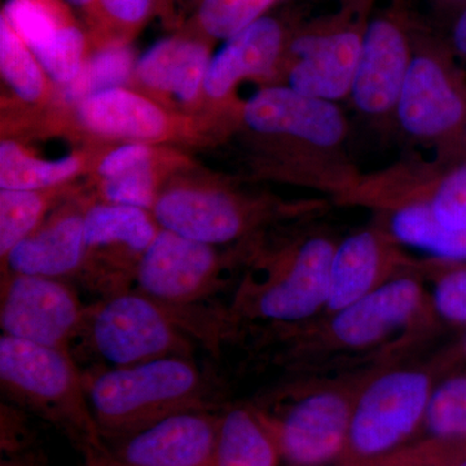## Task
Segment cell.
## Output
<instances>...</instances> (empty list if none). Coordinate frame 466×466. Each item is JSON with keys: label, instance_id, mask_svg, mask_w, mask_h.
Listing matches in <instances>:
<instances>
[{"label": "cell", "instance_id": "6da1fadb", "mask_svg": "<svg viewBox=\"0 0 466 466\" xmlns=\"http://www.w3.org/2000/svg\"><path fill=\"white\" fill-rule=\"evenodd\" d=\"M0 383L8 398L66 433L87 466H97L106 458L108 446L88 406L85 375L69 350L2 334Z\"/></svg>", "mask_w": 466, "mask_h": 466}, {"label": "cell", "instance_id": "7a4b0ae2", "mask_svg": "<svg viewBox=\"0 0 466 466\" xmlns=\"http://www.w3.org/2000/svg\"><path fill=\"white\" fill-rule=\"evenodd\" d=\"M86 394L104 440H115L189 410H208L204 372L171 355L85 376Z\"/></svg>", "mask_w": 466, "mask_h": 466}, {"label": "cell", "instance_id": "3957f363", "mask_svg": "<svg viewBox=\"0 0 466 466\" xmlns=\"http://www.w3.org/2000/svg\"><path fill=\"white\" fill-rule=\"evenodd\" d=\"M177 309L142 291L124 290L88 309L84 333L92 350L110 367L153 359L191 357V339Z\"/></svg>", "mask_w": 466, "mask_h": 466}, {"label": "cell", "instance_id": "277c9868", "mask_svg": "<svg viewBox=\"0 0 466 466\" xmlns=\"http://www.w3.org/2000/svg\"><path fill=\"white\" fill-rule=\"evenodd\" d=\"M422 370H391L373 380L352 404L348 446L343 456L376 464L390 456L424 424L433 390Z\"/></svg>", "mask_w": 466, "mask_h": 466}, {"label": "cell", "instance_id": "5b68a950", "mask_svg": "<svg viewBox=\"0 0 466 466\" xmlns=\"http://www.w3.org/2000/svg\"><path fill=\"white\" fill-rule=\"evenodd\" d=\"M88 309L60 279L9 274L2 285L0 327L5 336L67 350L84 333Z\"/></svg>", "mask_w": 466, "mask_h": 466}, {"label": "cell", "instance_id": "8992f818", "mask_svg": "<svg viewBox=\"0 0 466 466\" xmlns=\"http://www.w3.org/2000/svg\"><path fill=\"white\" fill-rule=\"evenodd\" d=\"M220 416L189 410L106 441L99 466H214Z\"/></svg>", "mask_w": 466, "mask_h": 466}, {"label": "cell", "instance_id": "52a82bcc", "mask_svg": "<svg viewBox=\"0 0 466 466\" xmlns=\"http://www.w3.org/2000/svg\"><path fill=\"white\" fill-rule=\"evenodd\" d=\"M394 112L410 137H459L466 121L465 85L441 55H413Z\"/></svg>", "mask_w": 466, "mask_h": 466}, {"label": "cell", "instance_id": "ba28073f", "mask_svg": "<svg viewBox=\"0 0 466 466\" xmlns=\"http://www.w3.org/2000/svg\"><path fill=\"white\" fill-rule=\"evenodd\" d=\"M217 269L211 245L162 228L143 254L135 281L150 299L182 309L213 293Z\"/></svg>", "mask_w": 466, "mask_h": 466}, {"label": "cell", "instance_id": "9c48e42d", "mask_svg": "<svg viewBox=\"0 0 466 466\" xmlns=\"http://www.w3.org/2000/svg\"><path fill=\"white\" fill-rule=\"evenodd\" d=\"M352 404L339 391L306 395L272 424L281 458L291 466H323L341 458L348 446Z\"/></svg>", "mask_w": 466, "mask_h": 466}, {"label": "cell", "instance_id": "30bf717a", "mask_svg": "<svg viewBox=\"0 0 466 466\" xmlns=\"http://www.w3.org/2000/svg\"><path fill=\"white\" fill-rule=\"evenodd\" d=\"M410 60V39L400 20L381 15L368 21L350 92L354 106L368 116L394 110Z\"/></svg>", "mask_w": 466, "mask_h": 466}, {"label": "cell", "instance_id": "8fae6325", "mask_svg": "<svg viewBox=\"0 0 466 466\" xmlns=\"http://www.w3.org/2000/svg\"><path fill=\"white\" fill-rule=\"evenodd\" d=\"M364 26L329 25L303 33L290 43L296 63L289 73L293 90L328 101L351 92Z\"/></svg>", "mask_w": 466, "mask_h": 466}, {"label": "cell", "instance_id": "7c38bea8", "mask_svg": "<svg viewBox=\"0 0 466 466\" xmlns=\"http://www.w3.org/2000/svg\"><path fill=\"white\" fill-rule=\"evenodd\" d=\"M334 249L327 238L306 241L284 272L254 291L251 314L278 323H297L327 308Z\"/></svg>", "mask_w": 466, "mask_h": 466}, {"label": "cell", "instance_id": "4fadbf2b", "mask_svg": "<svg viewBox=\"0 0 466 466\" xmlns=\"http://www.w3.org/2000/svg\"><path fill=\"white\" fill-rule=\"evenodd\" d=\"M244 119L262 134H285L303 142L330 148L342 142L346 122L333 103L289 87H268L248 100Z\"/></svg>", "mask_w": 466, "mask_h": 466}, {"label": "cell", "instance_id": "5bb4252c", "mask_svg": "<svg viewBox=\"0 0 466 466\" xmlns=\"http://www.w3.org/2000/svg\"><path fill=\"white\" fill-rule=\"evenodd\" d=\"M421 285L410 278L386 280L332 314L330 333L346 348L375 345L416 317L424 303Z\"/></svg>", "mask_w": 466, "mask_h": 466}, {"label": "cell", "instance_id": "9a60e30c", "mask_svg": "<svg viewBox=\"0 0 466 466\" xmlns=\"http://www.w3.org/2000/svg\"><path fill=\"white\" fill-rule=\"evenodd\" d=\"M153 210L162 228L211 247L233 240L244 228L240 208L223 193L175 189Z\"/></svg>", "mask_w": 466, "mask_h": 466}, {"label": "cell", "instance_id": "2e32d148", "mask_svg": "<svg viewBox=\"0 0 466 466\" xmlns=\"http://www.w3.org/2000/svg\"><path fill=\"white\" fill-rule=\"evenodd\" d=\"M284 30L278 20L260 17L233 35L208 64L204 87L211 97H222L242 78L265 76L280 56Z\"/></svg>", "mask_w": 466, "mask_h": 466}, {"label": "cell", "instance_id": "e0dca14e", "mask_svg": "<svg viewBox=\"0 0 466 466\" xmlns=\"http://www.w3.org/2000/svg\"><path fill=\"white\" fill-rule=\"evenodd\" d=\"M85 217H58L18 242L7 256L9 274L60 279L73 274L86 256Z\"/></svg>", "mask_w": 466, "mask_h": 466}, {"label": "cell", "instance_id": "ac0fdd59", "mask_svg": "<svg viewBox=\"0 0 466 466\" xmlns=\"http://www.w3.org/2000/svg\"><path fill=\"white\" fill-rule=\"evenodd\" d=\"M389 257L375 232L349 236L334 249L327 308L332 314L385 283Z\"/></svg>", "mask_w": 466, "mask_h": 466}, {"label": "cell", "instance_id": "d6986e66", "mask_svg": "<svg viewBox=\"0 0 466 466\" xmlns=\"http://www.w3.org/2000/svg\"><path fill=\"white\" fill-rule=\"evenodd\" d=\"M78 116L91 131L109 137L153 139L167 127L164 113L155 104L119 88L86 97L79 104Z\"/></svg>", "mask_w": 466, "mask_h": 466}, {"label": "cell", "instance_id": "ffe728a7", "mask_svg": "<svg viewBox=\"0 0 466 466\" xmlns=\"http://www.w3.org/2000/svg\"><path fill=\"white\" fill-rule=\"evenodd\" d=\"M207 47L187 39H165L149 48L137 63L140 81L189 101L198 95L208 69Z\"/></svg>", "mask_w": 466, "mask_h": 466}, {"label": "cell", "instance_id": "44dd1931", "mask_svg": "<svg viewBox=\"0 0 466 466\" xmlns=\"http://www.w3.org/2000/svg\"><path fill=\"white\" fill-rule=\"evenodd\" d=\"M281 458L271 422L248 408L220 416L214 466H278Z\"/></svg>", "mask_w": 466, "mask_h": 466}, {"label": "cell", "instance_id": "7402d4cb", "mask_svg": "<svg viewBox=\"0 0 466 466\" xmlns=\"http://www.w3.org/2000/svg\"><path fill=\"white\" fill-rule=\"evenodd\" d=\"M155 223L144 208L125 205H97L85 216L86 249L124 248L143 257L157 236Z\"/></svg>", "mask_w": 466, "mask_h": 466}, {"label": "cell", "instance_id": "603a6c76", "mask_svg": "<svg viewBox=\"0 0 466 466\" xmlns=\"http://www.w3.org/2000/svg\"><path fill=\"white\" fill-rule=\"evenodd\" d=\"M392 236L401 244L446 262L466 260V231H450L438 222L428 201L398 208L390 219Z\"/></svg>", "mask_w": 466, "mask_h": 466}, {"label": "cell", "instance_id": "cb8c5ba5", "mask_svg": "<svg viewBox=\"0 0 466 466\" xmlns=\"http://www.w3.org/2000/svg\"><path fill=\"white\" fill-rule=\"evenodd\" d=\"M73 157L42 161L25 155L17 144L0 147V187L11 191H35L67 179L78 170Z\"/></svg>", "mask_w": 466, "mask_h": 466}, {"label": "cell", "instance_id": "d4e9b609", "mask_svg": "<svg viewBox=\"0 0 466 466\" xmlns=\"http://www.w3.org/2000/svg\"><path fill=\"white\" fill-rule=\"evenodd\" d=\"M422 425L431 440L466 441V375L434 386Z\"/></svg>", "mask_w": 466, "mask_h": 466}, {"label": "cell", "instance_id": "484cf974", "mask_svg": "<svg viewBox=\"0 0 466 466\" xmlns=\"http://www.w3.org/2000/svg\"><path fill=\"white\" fill-rule=\"evenodd\" d=\"M133 69V52L125 46H110L95 54L82 66L76 78L67 85L69 100H84L97 92L118 88Z\"/></svg>", "mask_w": 466, "mask_h": 466}, {"label": "cell", "instance_id": "4316f807", "mask_svg": "<svg viewBox=\"0 0 466 466\" xmlns=\"http://www.w3.org/2000/svg\"><path fill=\"white\" fill-rule=\"evenodd\" d=\"M3 17L34 55L47 48L66 25L47 0H8Z\"/></svg>", "mask_w": 466, "mask_h": 466}, {"label": "cell", "instance_id": "83f0119b", "mask_svg": "<svg viewBox=\"0 0 466 466\" xmlns=\"http://www.w3.org/2000/svg\"><path fill=\"white\" fill-rule=\"evenodd\" d=\"M0 66L5 81L21 99L32 103L41 96V69L32 51L3 16L0 18Z\"/></svg>", "mask_w": 466, "mask_h": 466}, {"label": "cell", "instance_id": "f1b7e54d", "mask_svg": "<svg viewBox=\"0 0 466 466\" xmlns=\"http://www.w3.org/2000/svg\"><path fill=\"white\" fill-rule=\"evenodd\" d=\"M45 211V202L34 191L0 193V254L3 258L15 247L32 235Z\"/></svg>", "mask_w": 466, "mask_h": 466}, {"label": "cell", "instance_id": "f546056e", "mask_svg": "<svg viewBox=\"0 0 466 466\" xmlns=\"http://www.w3.org/2000/svg\"><path fill=\"white\" fill-rule=\"evenodd\" d=\"M275 0H201L198 23L208 35L228 41L263 14Z\"/></svg>", "mask_w": 466, "mask_h": 466}, {"label": "cell", "instance_id": "4dcf8cb0", "mask_svg": "<svg viewBox=\"0 0 466 466\" xmlns=\"http://www.w3.org/2000/svg\"><path fill=\"white\" fill-rule=\"evenodd\" d=\"M84 50V34L78 27L66 24L56 39L35 56L55 81L69 85L82 69Z\"/></svg>", "mask_w": 466, "mask_h": 466}, {"label": "cell", "instance_id": "1f68e13d", "mask_svg": "<svg viewBox=\"0 0 466 466\" xmlns=\"http://www.w3.org/2000/svg\"><path fill=\"white\" fill-rule=\"evenodd\" d=\"M428 202L441 226L466 231V162L441 177Z\"/></svg>", "mask_w": 466, "mask_h": 466}, {"label": "cell", "instance_id": "d6a6232c", "mask_svg": "<svg viewBox=\"0 0 466 466\" xmlns=\"http://www.w3.org/2000/svg\"><path fill=\"white\" fill-rule=\"evenodd\" d=\"M104 195L110 204L139 208L155 207V188L150 165L106 177Z\"/></svg>", "mask_w": 466, "mask_h": 466}, {"label": "cell", "instance_id": "836d02e7", "mask_svg": "<svg viewBox=\"0 0 466 466\" xmlns=\"http://www.w3.org/2000/svg\"><path fill=\"white\" fill-rule=\"evenodd\" d=\"M455 266L443 272L435 283L433 306L441 319L466 325V267Z\"/></svg>", "mask_w": 466, "mask_h": 466}, {"label": "cell", "instance_id": "e575fe53", "mask_svg": "<svg viewBox=\"0 0 466 466\" xmlns=\"http://www.w3.org/2000/svg\"><path fill=\"white\" fill-rule=\"evenodd\" d=\"M383 459L381 466H466V441L429 440L424 446L398 458Z\"/></svg>", "mask_w": 466, "mask_h": 466}, {"label": "cell", "instance_id": "d590c367", "mask_svg": "<svg viewBox=\"0 0 466 466\" xmlns=\"http://www.w3.org/2000/svg\"><path fill=\"white\" fill-rule=\"evenodd\" d=\"M150 165V152L142 144H130L110 153L101 162L99 173L104 179L126 173L133 168Z\"/></svg>", "mask_w": 466, "mask_h": 466}, {"label": "cell", "instance_id": "8d00e7d4", "mask_svg": "<svg viewBox=\"0 0 466 466\" xmlns=\"http://www.w3.org/2000/svg\"><path fill=\"white\" fill-rule=\"evenodd\" d=\"M109 20L121 26H137L148 16L152 0H95Z\"/></svg>", "mask_w": 466, "mask_h": 466}, {"label": "cell", "instance_id": "74e56055", "mask_svg": "<svg viewBox=\"0 0 466 466\" xmlns=\"http://www.w3.org/2000/svg\"><path fill=\"white\" fill-rule=\"evenodd\" d=\"M451 43H452L453 50L466 57V5H462L461 11L453 23Z\"/></svg>", "mask_w": 466, "mask_h": 466}, {"label": "cell", "instance_id": "f35d334b", "mask_svg": "<svg viewBox=\"0 0 466 466\" xmlns=\"http://www.w3.org/2000/svg\"><path fill=\"white\" fill-rule=\"evenodd\" d=\"M0 466H42L39 464L36 456L27 452L24 455L11 456V458H3Z\"/></svg>", "mask_w": 466, "mask_h": 466}, {"label": "cell", "instance_id": "ab89813d", "mask_svg": "<svg viewBox=\"0 0 466 466\" xmlns=\"http://www.w3.org/2000/svg\"><path fill=\"white\" fill-rule=\"evenodd\" d=\"M70 5H76V7H90V5H94L95 0H67Z\"/></svg>", "mask_w": 466, "mask_h": 466}, {"label": "cell", "instance_id": "60d3db41", "mask_svg": "<svg viewBox=\"0 0 466 466\" xmlns=\"http://www.w3.org/2000/svg\"><path fill=\"white\" fill-rule=\"evenodd\" d=\"M447 2L452 3V5H466V0H447Z\"/></svg>", "mask_w": 466, "mask_h": 466}, {"label": "cell", "instance_id": "b9f144b4", "mask_svg": "<svg viewBox=\"0 0 466 466\" xmlns=\"http://www.w3.org/2000/svg\"><path fill=\"white\" fill-rule=\"evenodd\" d=\"M461 354L464 355V357H466V334L464 339H462L461 342Z\"/></svg>", "mask_w": 466, "mask_h": 466}, {"label": "cell", "instance_id": "7bdbcfd3", "mask_svg": "<svg viewBox=\"0 0 466 466\" xmlns=\"http://www.w3.org/2000/svg\"><path fill=\"white\" fill-rule=\"evenodd\" d=\"M461 137H462V142H464V144L466 146V121H465L464 128H462Z\"/></svg>", "mask_w": 466, "mask_h": 466}]
</instances>
